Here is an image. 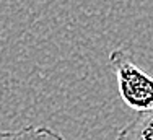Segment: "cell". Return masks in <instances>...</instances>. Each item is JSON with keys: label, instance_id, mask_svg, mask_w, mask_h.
Returning <instances> with one entry per match:
<instances>
[{"label": "cell", "instance_id": "cell-2", "mask_svg": "<svg viewBox=\"0 0 153 140\" xmlns=\"http://www.w3.org/2000/svg\"><path fill=\"white\" fill-rule=\"evenodd\" d=\"M116 140H153V111L137 114L119 129Z\"/></svg>", "mask_w": 153, "mask_h": 140}, {"label": "cell", "instance_id": "cell-3", "mask_svg": "<svg viewBox=\"0 0 153 140\" xmlns=\"http://www.w3.org/2000/svg\"><path fill=\"white\" fill-rule=\"evenodd\" d=\"M0 140H65L64 135L46 126H25L18 130H0Z\"/></svg>", "mask_w": 153, "mask_h": 140}, {"label": "cell", "instance_id": "cell-1", "mask_svg": "<svg viewBox=\"0 0 153 140\" xmlns=\"http://www.w3.org/2000/svg\"><path fill=\"white\" fill-rule=\"evenodd\" d=\"M109 64L116 75L122 101L140 112L153 111V75L135 64L130 51L117 47L109 54Z\"/></svg>", "mask_w": 153, "mask_h": 140}]
</instances>
